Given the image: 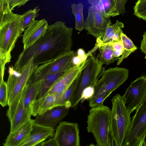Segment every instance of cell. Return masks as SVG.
Here are the masks:
<instances>
[{
    "label": "cell",
    "mask_w": 146,
    "mask_h": 146,
    "mask_svg": "<svg viewBox=\"0 0 146 146\" xmlns=\"http://www.w3.org/2000/svg\"><path fill=\"white\" fill-rule=\"evenodd\" d=\"M85 21V29L88 34L102 40L108 26L111 24L110 18H107L97 5H91Z\"/></svg>",
    "instance_id": "9"
},
{
    "label": "cell",
    "mask_w": 146,
    "mask_h": 146,
    "mask_svg": "<svg viewBox=\"0 0 146 146\" xmlns=\"http://www.w3.org/2000/svg\"><path fill=\"white\" fill-rule=\"evenodd\" d=\"M24 90L9 106L6 115L10 123V132H12L31 119V107L26 106L23 103Z\"/></svg>",
    "instance_id": "11"
},
{
    "label": "cell",
    "mask_w": 146,
    "mask_h": 146,
    "mask_svg": "<svg viewBox=\"0 0 146 146\" xmlns=\"http://www.w3.org/2000/svg\"><path fill=\"white\" fill-rule=\"evenodd\" d=\"M76 54L73 50L52 61L38 66L32 75L30 80L37 82L46 76L60 70L72 59Z\"/></svg>",
    "instance_id": "13"
},
{
    "label": "cell",
    "mask_w": 146,
    "mask_h": 146,
    "mask_svg": "<svg viewBox=\"0 0 146 146\" xmlns=\"http://www.w3.org/2000/svg\"><path fill=\"white\" fill-rule=\"evenodd\" d=\"M71 60L64 67L58 71L47 75L42 78L41 91L38 98L42 96L47 93L57 80L70 68L74 66Z\"/></svg>",
    "instance_id": "21"
},
{
    "label": "cell",
    "mask_w": 146,
    "mask_h": 146,
    "mask_svg": "<svg viewBox=\"0 0 146 146\" xmlns=\"http://www.w3.org/2000/svg\"><path fill=\"white\" fill-rule=\"evenodd\" d=\"M31 119L13 131L10 132L3 143L5 146H19L27 137L32 129Z\"/></svg>",
    "instance_id": "18"
},
{
    "label": "cell",
    "mask_w": 146,
    "mask_h": 146,
    "mask_svg": "<svg viewBox=\"0 0 146 146\" xmlns=\"http://www.w3.org/2000/svg\"><path fill=\"white\" fill-rule=\"evenodd\" d=\"M38 66L34 64L32 58L18 71L13 66L9 67L7 82L8 106L23 91Z\"/></svg>",
    "instance_id": "5"
},
{
    "label": "cell",
    "mask_w": 146,
    "mask_h": 146,
    "mask_svg": "<svg viewBox=\"0 0 146 146\" xmlns=\"http://www.w3.org/2000/svg\"><path fill=\"white\" fill-rule=\"evenodd\" d=\"M94 93V88L93 85L85 88L82 93L81 102L82 103L86 100H90L93 96Z\"/></svg>",
    "instance_id": "34"
},
{
    "label": "cell",
    "mask_w": 146,
    "mask_h": 146,
    "mask_svg": "<svg viewBox=\"0 0 146 146\" xmlns=\"http://www.w3.org/2000/svg\"><path fill=\"white\" fill-rule=\"evenodd\" d=\"M70 108L64 106H55L36 116L34 121L43 125L54 127L68 115Z\"/></svg>",
    "instance_id": "17"
},
{
    "label": "cell",
    "mask_w": 146,
    "mask_h": 146,
    "mask_svg": "<svg viewBox=\"0 0 146 146\" xmlns=\"http://www.w3.org/2000/svg\"><path fill=\"white\" fill-rule=\"evenodd\" d=\"M58 146L54 137L39 144L37 146Z\"/></svg>",
    "instance_id": "37"
},
{
    "label": "cell",
    "mask_w": 146,
    "mask_h": 146,
    "mask_svg": "<svg viewBox=\"0 0 146 146\" xmlns=\"http://www.w3.org/2000/svg\"><path fill=\"white\" fill-rule=\"evenodd\" d=\"M58 146H80L79 127L76 123L61 121L54 136Z\"/></svg>",
    "instance_id": "12"
},
{
    "label": "cell",
    "mask_w": 146,
    "mask_h": 146,
    "mask_svg": "<svg viewBox=\"0 0 146 146\" xmlns=\"http://www.w3.org/2000/svg\"><path fill=\"white\" fill-rule=\"evenodd\" d=\"M124 27V24L118 20H117L114 24L108 25L106 29L103 38L102 40L97 39L95 46L98 48L102 45L110 43L111 40L118 30Z\"/></svg>",
    "instance_id": "23"
},
{
    "label": "cell",
    "mask_w": 146,
    "mask_h": 146,
    "mask_svg": "<svg viewBox=\"0 0 146 146\" xmlns=\"http://www.w3.org/2000/svg\"><path fill=\"white\" fill-rule=\"evenodd\" d=\"M112 92L111 91L106 92L95 98H91L89 100V106L92 108L103 105L105 100Z\"/></svg>",
    "instance_id": "31"
},
{
    "label": "cell",
    "mask_w": 146,
    "mask_h": 146,
    "mask_svg": "<svg viewBox=\"0 0 146 146\" xmlns=\"http://www.w3.org/2000/svg\"><path fill=\"white\" fill-rule=\"evenodd\" d=\"M136 110L123 146H146V97Z\"/></svg>",
    "instance_id": "7"
},
{
    "label": "cell",
    "mask_w": 146,
    "mask_h": 146,
    "mask_svg": "<svg viewBox=\"0 0 146 146\" xmlns=\"http://www.w3.org/2000/svg\"><path fill=\"white\" fill-rule=\"evenodd\" d=\"M72 13L75 17V28L80 32L85 29V21L83 16V5L82 3H72L71 5Z\"/></svg>",
    "instance_id": "24"
},
{
    "label": "cell",
    "mask_w": 146,
    "mask_h": 146,
    "mask_svg": "<svg viewBox=\"0 0 146 146\" xmlns=\"http://www.w3.org/2000/svg\"><path fill=\"white\" fill-rule=\"evenodd\" d=\"M16 0H0V10H14L13 6Z\"/></svg>",
    "instance_id": "35"
},
{
    "label": "cell",
    "mask_w": 146,
    "mask_h": 146,
    "mask_svg": "<svg viewBox=\"0 0 146 146\" xmlns=\"http://www.w3.org/2000/svg\"><path fill=\"white\" fill-rule=\"evenodd\" d=\"M89 3L92 5H98L100 1V0H88Z\"/></svg>",
    "instance_id": "41"
},
{
    "label": "cell",
    "mask_w": 146,
    "mask_h": 146,
    "mask_svg": "<svg viewBox=\"0 0 146 146\" xmlns=\"http://www.w3.org/2000/svg\"><path fill=\"white\" fill-rule=\"evenodd\" d=\"M111 100L110 134L116 146H122L131 126V113L120 94H116Z\"/></svg>",
    "instance_id": "4"
},
{
    "label": "cell",
    "mask_w": 146,
    "mask_h": 146,
    "mask_svg": "<svg viewBox=\"0 0 146 146\" xmlns=\"http://www.w3.org/2000/svg\"><path fill=\"white\" fill-rule=\"evenodd\" d=\"M89 62L86 66L79 74L77 84L72 96L71 108L76 109L80 101L82 92L86 88L95 83L102 68L103 64L92 54L88 56Z\"/></svg>",
    "instance_id": "6"
},
{
    "label": "cell",
    "mask_w": 146,
    "mask_h": 146,
    "mask_svg": "<svg viewBox=\"0 0 146 146\" xmlns=\"http://www.w3.org/2000/svg\"><path fill=\"white\" fill-rule=\"evenodd\" d=\"M49 25L45 19L35 20L25 30L23 36V50L33 45L42 37L46 31Z\"/></svg>",
    "instance_id": "15"
},
{
    "label": "cell",
    "mask_w": 146,
    "mask_h": 146,
    "mask_svg": "<svg viewBox=\"0 0 146 146\" xmlns=\"http://www.w3.org/2000/svg\"><path fill=\"white\" fill-rule=\"evenodd\" d=\"M99 53L97 57L102 64L109 65L119 58L114 57L111 43L102 45L99 48Z\"/></svg>",
    "instance_id": "22"
},
{
    "label": "cell",
    "mask_w": 146,
    "mask_h": 146,
    "mask_svg": "<svg viewBox=\"0 0 146 146\" xmlns=\"http://www.w3.org/2000/svg\"></svg>",
    "instance_id": "42"
},
{
    "label": "cell",
    "mask_w": 146,
    "mask_h": 146,
    "mask_svg": "<svg viewBox=\"0 0 146 146\" xmlns=\"http://www.w3.org/2000/svg\"><path fill=\"white\" fill-rule=\"evenodd\" d=\"M54 127H48L34 121L32 129L26 139L19 146H37L40 143L54 136Z\"/></svg>",
    "instance_id": "16"
},
{
    "label": "cell",
    "mask_w": 146,
    "mask_h": 146,
    "mask_svg": "<svg viewBox=\"0 0 146 146\" xmlns=\"http://www.w3.org/2000/svg\"><path fill=\"white\" fill-rule=\"evenodd\" d=\"M129 74L128 70L124 68L116 67L104 70L101 78L98 79L93 85L94 93L92 98L106 92H113L125 82Z\"/></svg>",
    "instance_id": "8"
},
{
    "label": "cell",
    "mask_w": 146,
    "mask_h": 146,
    "mask_svg": "<svg viewBox=\"0 0 146 146\" xmlns=\"http://www.w3.org/2000/svg\"><path fill=\"white\" fill-rule=\"evenodd\" d=\"M30 0H16L14 3L13 8L16 7H19L23 5Z\"/></svg>",
    "instance_id": "40"
},
{
    "label": "cell",
    "mask_w": 146,
    "mask_h": 146,
    "mask_svg": "<svg viewBox=\"0 0 146 146\" xmlns=\"http://www.w3.org/2000/svg\"><path fill=\"white\" fill-rule=\"evenodd\" d=\"M42 80L33 82L30 80L25 87L23 91V100L25 105L31 107L32 103L36 99L40 93Z\"/></svg>",
    "instance_id": "20"
},
{
    "label": "cell",
    "mask_w": 146,
    "mask_h": 146,
    "mask_svg": "<svg viewBox=\"0 0 146 146\" xmlns=\"http://www.w3.org/2000/svg\"><path fill=\"white\" fill-rule=\"evenodd\" d=\"M123 31L122 29H119L111 40L110 43L121 40V35Z\"/></svg>",
    "instance_id": "39"
},
{
    "label": "cell",
    "mask_w": 146,
    "mask_h": 146,
    "mask_svg": "<svg viewBox=\"0 0 146 146\" xmlns=\"http://www.w3.org/2000/svg\"><path fill=\"white\" fill-rule=\"evenodd\" d=\"M121 36L123 46V51L122 55L118 60L117 66L120 65L125 59L126 58L137 49V47L135 45L131 40L123 32L121 33Z\"/></svg>",
    "instance_id": "26"
},
{
    "label": "cell",
    "mask_w": 146,
    "mask_h": 146,
    "mask_svg": "<svg viewBox=\"0 0 146 146\" xmlns=\"http://www.w3.org/2000/svg\"><path fill=\"white\" fill-rule=\"evenodd\" d=\"M111 111L104 105L91 108L89 111L87 129L93 135L97 146H115L110 132Z\"/></svg>",
    "instance_id": "3"
},
{
    "label": "cell",
    "mask_w": 146,
    "mask_h": 146,
    "mask_svg": "<svg viewBox=\"0 0 146 146\" xmlns=\"http://www.w3.org/2000/svg\"><path fill=\"white\" fill-rule=\"evenodd\" d=\"M73 28L58 21L49 25L44 35L19 55L14 67L19 70L32 58L37 66L54 60L71 50Z\"/></svg>",
    "instance_id": "1"
},
{
    "label": "cell",
    "mask_w": 146,
    "mask_h": 146,
    "mask_svg": "<svg viewBox=\"0 0 146 146\" xmlns=\"http://www.w3.org/2000/svg\"><path fill=\"white\" fill-rule=\"evenodd\" d=\"M140 49L141 52L145 54V58H146V31L143 35V39L141 41Z\"/></svg>",
    "instance_id": "38"
},
{
    "label": "cell",
    "mask_w": 146,
    "mask_h": 146,
    "mask_svg": "<svg viewBox=\"0 0 146 146\" xmlns=\"http://www.w3.org/2000/svg\"><path fill=\"white\" fill-rule=\"evenodd\" d=\"M102 5L101 10L107 18H110L120 14L115 8V0H100Z\"/></svg>",
    "instance_id": "27"
},
{
    "label": "cell",
    "mask_w": 146,
    "mask_h": 146,
    "mask_svg": "<svg viewBox=\"0 0 146 146\" xmlns=\"http://www.w3.org/2000/svg\"><path fill=\"white\" fill-rule=\"evenodd\" d=\"M88 56L84 49L80 48L77 50L76 55L72 58V63L74 66L79 65L86 60Z\"/></svg>",
    "instance_id": "32"
},
{
    "label": "cell",
    "mask_w": 146,
    "mask_h": 146,
    "mask_svg": "<svg viewBox=\"0 0 146 146\" xmlns=\"http://www.w3.org/2000/svg\"><path fill=\"white\" fill-rule=\"evenodd\" d=\"M79 74L70 86L58 100L56 106H64L70 108H71V100L78 83Z\"/></svg>",
    "instance_id": "25"
},
{
    "label": "cell",
    "mask_w": 146,
    "mask_h": 146,
    "mask_svg": "<svg viewBox=\"0 0 146 146\" xmlns=\"http://www.w3.org/2000/svg\"><path fill=\"white\" fill-rule=\"evenodd\" d=\"M39 10L38 7H36L22 14L23 19L20 29L21 34L35 20V18Z\"/></svg>",
    "instance_id": "28"
},
{
    "label": "cell",
    "mask_w": 146,
    "mask_h": 146,
    "mask_svg": "<svg viewBox=\"0 0 146 146\" xmlns=\"http://www.w3.org/2000/svg\"><path fill=\"white\" fill-rule=\"evenodd\" d=\"M111 43L114 56L115 58H119V57L122 55L123 51V46L121 40Z\"/></svg>",
    "instance_id": "33"
},
{
    "label": "cell",
    "mask_w": 146,
    "mask_h": 146,
    "mask_svg": "<svg viewBox=\"0 0 146 146\" xmlns=\"http://www.w3.org/2000/svg\"><path fill=\"white\" fill-rule=\"evenodd\" d=\"M0 63L6 64L11 58V52L21 35L22 15L9 9L0 10Z\"/></svg>",
    "instance_id": "2"
},
{
    "label": "cell",
    "mask_w": 146,
    "mask_h": 146,
    "mask_svg": "<svg viewBox=\"0 0 146 146\" xmlns=\"http://www.w3.org/2000/svg\"><path fill=\"white\" fill-rule=\"evenodd\" d=\"M133 15L146 21V0H138L133 7Z\"/></svg>",
    "instance_id": "29"
},
{
    "label": "cell",
    "mask_w": 146,
    "mask_h": 146,
    "mask_svg": "<svg viewBox=\"0 0 146 146\" xmlns=\"http://www.w3.org/2000/svg\"><path fill=\"white\" fill-rule=\"evenodd\" d=\"M128 0H115V8L119 14L122 15L126 13L125 6Z\"/></svg>",
    "instance_id": "36"
},
{
    "label": "cell",
    "mask_w": 146,
    "mask_h": 146,
    "mask_svg": "<svg viewBox=\"0 0 146 146\" xmlns=\"http://www.w3.org/2000/svg\"><path fill=\"white\" fill-rule=\"evenodd\" d=\"M3 75H0V104L3 107L7 105L8 96L7 82L4 80Z\"/></svg>",
    "instance_id": "30"
},
{
    "label": "cell",
    "mask_w": 146,
    "mask_h": 146,
    "mask_svg": "<svg viewBox=\"0 0 146 146\" xmlns=\"http://www.w3.org/2000/svg\"><path fill=\"white\" fill-rule=\"evenodd\" d=\"M57 101L56 96L47 92L32 103L31 107L32 115L36 117L42 115L56 106Z\"/></svg>",
    "instance_id": "19"
},
{
    "label": "cell",
    "mask_w": 146,
    "mask_h": 146,
    "mask_svg": "<svg viewBox=\"0 0 146 146\" xmlns=\"http://www.w3.org/2000/svg\"><path fill=\"white\" fill-rule=\"evenodd\" d=\"M122 97L127 109L133 112L146 97V77L142 75L131 82Z\"/></svg>",
    "instance_id": "10"
},
{
    "label": "cell",
    "mask_w": 146,
    "mask_h": 146,
    "mask_svg": "<svg viewBox=\"0 0 146 146\" xmlns=\"http://www.w3.org/2000/svg\"><path fill=\"white\" fill-rule=\"evenodd\" d=\"M89 60L88 57L87 59L82 63L70 68L57 80L48 92L56 96L58 100L86 66Z\"/></svg>",
    "instance_id": "14"
}]
</instances>
